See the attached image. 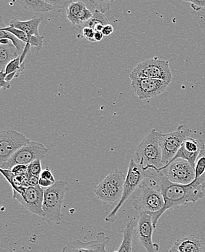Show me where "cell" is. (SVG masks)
I'll list each match as a JSON object with an SVG mask.
<instances>
[{
    "label": "cell",
    "instance_id": "cell-1",
    "mask_svg": "<svg viewBox=\"0 0 205 252\" xmlns=\"http://www.w3.org/2000/svg\"><path fill=\"white\" fill-rule=\"evenodd\" d=\"M157 188L163 195L165 205L159 212L151 213L153 224L156 228L160 217L168 210L176 209L188 203H195L205 197V174L196 178L188 185L174 183L168 180L162 171L157 173Z\"/></svg>",
    "mask_w": 205,
    "mask_h": 252
},
{
    "label": "cell",
    "instance_id": "cell-2",
    "mask_svg": "<svg viewBox=\"0 0 205 252\" xmlns=\"http://www.w3.org/2000/svg\"><path fill=\"white\" fill-rule=\"evenodd\" d=\"M161 132L152 129L137 147L136 161L145 171L154 170L159 173L163 167L162 151L160 144Z\"/></svg>",
    "mask_w": 205,
    "mask_h": 252
},
{
    "label": "cell",
    "instance_id": "cell-3",
    "mask_svg": "<svg viewBox=\"0 0 205 252\" xmlns=\"http://www.w3.org/2000/svg\"><path fill=\"white\" fill-rule=\"evenodd\" d=\"M68 189L67 182L59 180L51 188L44 189L42 220L55 224H60L63 199Z\"/></svg>",
    "mask_w": 205,
    "mask_h": 252
},
{
    "label": "cell",
    "instance_id": "cell-4",
    "mask_svg": "<svg viewBox=\"0 0 205 252\" xmlns=\"http://www.w3.org/2000/svg\"><path fill=\"white\" fill-rule=\"evenodd\" d=\"M125 177L119 169L111 172L94 188L97 199L103 203L117 206L122 197Z\"/></svg>",
    "mask_w": 205,
    "mask_h": 252
},
{
    "label": "cell",
    "instance_id": "cell-5",
    "mask_svg": "<svg viewBox=\"0 0 205 252\" xmlns=\"http://www.w3.org/2000/svg\"><path fill=\"white\" fill-rule=\"evenodd\" d=\"M146 172L147 171H144L142 166L140 164L137 163L133 159L130 160L129 162L127 175L124 180L122 197L118 204L115 206V209L105 219L106 221L108 222L115 221L117 215L119 212L121 206L127 201V199L131 196L132 194L136 190L137 188H139L141 182L145 180V179L151 178V175L146 174Z\"/></svg>",
    "mask_w": 205,
    "mask_h": 252
},
{
    "label": "cell",
    "instance_id": "cell-6",
    "mask_svg": "<svg viewBox=\"0 0 205 252\" xmlns=\"http://www.w3.org/2000/svg\"><path fill=\"white\" fill-rule=\"evenodd\" d=\"M138 188L140 193L132 200V205L136 212L139 214L155 213L163 208L165 200L160 190L150 187L145 180Z\"/></svg>",
    "mask_w": 205,
    "mask_h": 252
},
{
    "label": "cell",
    "instance_id": "cell-7",
    "mask_svg": "<svg viewBox=\"0 0 205 252\" xmlns=\"http://www.w3.org/2000/svg\"><path fill=\"white\" fill-rule=\"evenodd\" d=\"M136 77L156 79L171 84L173 76L169 62L154 57L141 62L133 69L130 75V79Z\"/></svg>",
    "mask_w": 205,
    "mask_h": 252
},
{
    "label": "cell",
    "instance_id": "cell-8",
    "mask_svg": "<svg viewBox=\"0 0 205 252\" xmlns=\"http://www.w3.org/2000/svg\"><path fill=\"white\" fill-rule=\"evenodd\" d=\"M49 153V149L43 144L34 141H30L29 143L21 147L0 168L3 169L11 170L16 165H29L35 160H43Z\"/></svg>",
    "mask_w": 205,
    "mask_h": 252
},
{
    "label": "cell",
    "instance_id": "cell-9",
    "mask_svg": "<svg viewBox=\"0 0 205 252\" xmlns=\"http://www.w3.org/2000/svg\"><path fill=\"white\" fill-rule=\"evenodd\" d=\"M193 130L186 125H180L177 130L161 134L160 144L162 151V164L165 166L175 157L184 141L188 139Z\"/></svg>",
    "mask_w": 205,
    "mask_h": 252
},
{
    "label": "cell",
    "instance_id": "cell-10",
    "mask_svg": "<svg viewBox=\"0 0 205 252\" xmlns=\"http://www.w3.org/2000/svg\"><path fill=\"white\" fill-rule=\"evenodd\" d=\"M171 182L188 185L196 179L195 168L188 160L177 158L159 169Z\"/></svg>",
    "mask_w": 205,
    "mask_h": 252
},
{
    "label": "cell",
    "instance_id": "cell-11",
    "mask_svg": "<svg viewBox=\"0 0 205 252\" xmlns=\"http://www.w3.org/2000/svg\"><path fill=\"white\" fill-rule=\"evenodd\" d=\"M23 133L14 130L0 132V166L5 163L18 150L29 143Z\"/></svg>",
    "mask_w": 205,
    "mask_h": 252
},
{
    "label": "cell",
    "instance_id": "cell-12",
    "mask_svg": "<svg viewBox=\"0 0 205 252\" xmlns=\"http://www.w3.org/2000/svg\"><path fill=\"white\" fill-rule=\"evenodd\" d=\"M130 80L132 89L141 100L148 99L160 95L170 85L163 80L156 79L136 77Z\"/></svg>",
    "mask_w": 205,
    "mask_h": 252
},
{
    "label": "cell",
    "instance_id": "cell-13",
    "mask_svg": "<svg viewBox=\"0 0 205 252\" xmlns=\"http://www.w3.org/2000/svg\"><path fill=\"white\" fill-rule=\"evenodd\" d=\"M13 198L17 200L24 209L35 214L38 216L43 217L44 189L39 185L35 187H27L24 193L18 194L16 191H13Z\"/></svg>",
    "mask_w": 205,
    "mask_h": 252
},
{
    "label": "cell",
    "instance_id": "cell-14",
    "mask_svg": "<svg viewBox=\"0 0 205 252\" xmlns=\"http://www.w3.org/2000/svg\"><path fill=\"white\" fill-rule=\"evenodd\" d=\"M154 230L151 214H139L136 230L137 237L147 252H158L160 249L159 244L153 241Z\"/></svg>",
    "mask_w": 205,
    "mask_h": 252
},
{
    "label": "cell",
    "instance_id": "cell-15",
    "mask_svg": "<svg viewBox=\"0 0 205 252\" xmlns=\"http://www.w3.org/2000/svg\"><path fill=\"white\" fill-rule=\"evenodd\" d=\"M109 242L110 238L105 234L104 232H100L96 235V238L92 241L75 240L68 242L62 252H109L106 247Z\"/></svg>",
    "mask_w": 205,
    "mask_h": 252
},
{
    "label": "cell",
    "instance_id": "cell-16",
    "mask_svg": "<svg viewBox=\"0 0 205 252\" xmlns=\"http://www.w3.org/2000/svg\"><path fill=\"white\" fill-rule=\"evenodd\" d=\"M205 149L204 141L202 139H194L188 137L184 141L175 157L170 162L177 158H183L188 160L195 168L197 158L201 153L202 150H205Z\"/></svg>",
    "mask_w": 205,
    "mask_h": 252
},
{
    "label": "cell",
    "instance_id": "cell-17",
    "mask_svg": "<svg viewBox=\"0 0 205 252\" xmlns=\"http://www.w3.org/2000/svg\"><path fill=\"white\" fill-rule=\"evenodd\" d=\"M174 246L179 252H205L203 241L195 235L179 238L176 241Z\"/></svg>",
    "mask_w": 205,
    "mask_h": 252
},
{
    "label": "cell",
    "instance_id": "cell-18",
    "mask_svg": "<svg viewBox=\"0 0 205 252\" xmlns=\"http://www.w3.org/2000/svg\"><path fill=\"white\" fill-rule=\"evenodd\" d=\"M138 220L135 218L130 219L127 222V226L121 233L123 235V239L121 241L119 250L115 252H133V234L136 230Z\"/></svg>",
    "mask_w": 205,
    "mask_h": 252
},
{
    "label": "cell",
    "instance_id": "cell-19",
    "mask_svg": "<svg viewBox=\"0 0 205 252\" xmlns=\"http://www.w3.org/2000/svg\"><path fill=\"white\" fill-rule=\"evenodd\" d=\"M42 21V18L37 17H34L32 19L25 21L13 19L10 21L9 26L22 30L29 36H40L39 34V27Z\"/></svg>",
    "mask_w": 205,
    "mask_h": 252
},
{
    "label": "cell",
    "instance_id": "cell-20",
    "mask_svg": "<svg viewBox=\"0 0 205 252\" xmlns=\"http://www.w3.org/2000/svg\"><path fill=\"white\" fill-rule=\"evenodd\" d=\"M1 29V30H4V31L9 32L14 34L16 37L22 40L23 42L30 44L31 47H34L38 51H39V50L42 48L44 39L42 36H29V34H27V33L22 31V30H18V29L11 27V26H8V27Z\"/></svg>",
    "mask_w": 205,
    "mask_h": 252
},
{
    "label": "cell",
    "instance_id": "cell-21",
    "mask_svg": "<svg viewBox=\"0 0 205 252\" xmlns=\"http://www.w3.org/2000/svg\"><path fill=\"white\" fill-rule=\"evenodd\" d=\"M21 7L33 13H46L55 10L54 7L44 0H15Z\"/></svg>",
    "mask_w": 205,
    "mask_h": 252
},
{
    "label": "cell",
    "instance_id": "cell-22",
    "mask_svg": "<svg viewBox=\"0 0 205 252\" xmlns=\"http://www.w3.org/2000/svg\"><path fill=\"white\" fill-rule=\"evenodd\" d=\"M19 56L17 48L10 41L6 45H0V69L2 72L5 70L6 66L13 59Z\"/></svg>",
    "mask_w": 205,
    "mask_h": 252
},
{
    "label": "cell",
    "instance_id": "cell-23",
    "mask_svg": "<svg viewBox=\"0 0 205 252\" xmlns=\"http://www.w3.org/2000/svg\"><path fill=\"white\" fill-rule=\"evenodd\" d=\"M86 7V4L83 1H73L68 5L66 10V17L68 21L74 25H80V16L83 9Z\"/></svg>",
    "mask_w": 205,
    "mask_h": 252
},
{
    "label": "cell",
    "instance_id": "cell-24",
    "mask_svg": "<svg viewBox=\"0 0 205 252\" xmlns=\"http://www.w3.org/2000/svg\"><path fill=\"white\" fill-rule=\"evenodd\" d=\"M109 24V20L104 16L103 13L101 12L98 11V10H95L94 12L93 16L89 21L84 23V24H80V25L76 26V29L77 31L80 32L82 29L84 27H90V28L93 29L95 31V29L99 25H106V24Z\"/></svg>",
    "mask_w": 205,
    "mask_h": 252
},
{
    "label": "cell",
    "instance_id": "cell-25",
    "mask_svg": "<svg viewBox=\"0 0 205 252\" xmlns=\"http://www.w3.org/2000/svg\"><path fill=\"white\" fill-rule=\"evenodd\" d=\"M8 39L13 42V45L16 46V48H17L18 54L19 56H21L22 54L23 51H24V48H25L26 45H27V43L26 42H23L21 39H18V37H16L14 34H12V33L9 32L7 31H4L3 30H0V39Z\"/></svg>",
    "mask_w": 205,
    "mask_h": 252
},
{
    "label": "cell",
    "instance_id": "cell-26",
    "mask_svg": "<svg viewBox=\"0 0 205 252\" xmlns=\"http://www.w3.org/2000/svg\"><path fill=\"white\" fill-rule=\"evenodd\" d=\"M0 171H1V174L5 177L7 182H8L9 183H10V185H11L12 188H13V190L18 192V191H19L23 187H24L22 186L21 184L18 182L17 177L15 175L14 173L12 171V170L0 168Z\"/></svg>",
    "mask_w": 205,
    "mask_h": 252
},
{
    "label": "cell",
    "instance_id": "cell-27",
    "mask_svg": "<svg viewBox=\"0 0 205 252\" xmlns=\"http://www.w3.org/2000/svg\"><path fill=\"white\" fill-rule=\"evenodd\" d=\"M88 1L95 10H98L104 14L110 9L116 0H88Z\"/></svg>",
    "mask_w": 205,
    "mask_h": 252
},
{
    "label": "cell",
    "instance_id": "cell-28",
    "mask_svg": "<svg viewBox=\"0 0 205 252\" xmlns=\"http://www.w3.org/2000/svg\"><path fill=\"white\" fill-rule=\"evenodd\" d=\"M44 1L53 6L55 11L57 13H62L64 10L66 11L68 5L74 1V0H44Z\"/></svg>",
    "mask_w": 205,
    "mask_h": 252
},
{
    "label": "cell",
    "instance_id": "cell-29",
    "mask_svg": "<svg viewBox=\"0 0 205 252\" xmlns=\"http://www.w3.org/2000/svg\"><path fill=\"white\" fill-rule=\"evenodd\" d=\"M205 171V149L202 150L195 165L196 178L204 175Z\"/></svg>",
    "mask_w": 205,
    "mask_h": 252
},
{
    "label": "cell",
    "instance_id": "cell-30",
    "mask_svg": "<svg viewBox=\"0 0 205 252\" xmlns=\"http://www.w3.org/2000/svg\"><path fill=\"white\" fill-rule=\"evenodd\" d=\"M24 70L25 69V66L24 63H21V56H18L16 59H13V61L10 62L6 66L5 72L6 74H11V73L16 72L18 70Z\"/></svg>",
    "mask_w": 205,
    "mask_h": 252
},
{
    "label": "cell",
    "instance_id": "cell-31",
    "mask_svg": "<svg viewBox=\"0 0 205 252\" xmlns=\"http://www.w3.org/2000/svg\"><path fill=\"white\" fill-rule=\"evenodd\" d=\"M42 171V163L39 159L35 160L28 165V173L29 175L40 177Z\"/></svg>",
    "mask_w": 205,
    "mask_h": 252
},
{
    "label": "cell",
    "instance_id": "cell-32",
    "mask_svg": "<svg viewBox=\"0 0 205 252\" xmlns=\"http://www.w3.org/2000/svg\"><path fill=\"white\" fill-rule=\"evenodd\" d=\"M79 32L81 34V35L86 39V40L89 41V42H95L94 36H95V32L94 31L93 29L90 27H84Z\"/></svg>",
    "mask_w": 205,
    "mask_h": 252
},
{
    "label": "cell",
    "instance_id": "cell-33",
    "mask_svg": "<svg viewBox=\"0 0 205 252\" xmlns=\"http://www.w3.org/2000/svg\"><path fill=\"white\" fill-rule=\"evenodd\" d=\"M185 2L191 4V7L196 11H200L203 8H205V0H182Z\"/></svg>",
    "mask_w": 205,
    "mask_h": 252
},
{
    "label": "cell",
    "instance_id": "cell-34",
    "mask_svg": "<svg viewBox=\"0 0 205 252\" xmlns=\"http://www.w3.org/2000/svg\"><path fill=\"white\" fill-rule=\"evenodd\" d=\"M11 170L16 176H22L29 174L28 165H16Z\"/></svg>",
    "mask_w": 205,
    "mask_h": 252
},
{
    "label": "cell",
    "instance_id": "cell-35",
    "mask_svg": "<svg viewBox=\"0 0 205 252\" xmlns=\"http://www.w3.org/2000/svg\"><path fill=\"white\" fill-rule=\"evenodd\" d=\"M93 14L94 13L92 11L88 10L87 7H85L80 16V24H84V23L90 20L93 16Z\"/></svg>",
    "mask_w": 205,
    "mask_h": 252
},
{
    "label": "cell",
    "instance_id": "cell-36",
    "mask_svg": "<svg viewBox=\"0 0 205 252\" xmlns=\"http://www.w3.org/2000/svg\"><path fill=\"white\" fill-rule=\"evenodd\" d=\"M5 76V72H2V71L0 72V88L1 89H4V90H8L11 87V85H10V83L4 80Z\"/></svg>",
    "mask_w": 205,
    "mask_h": 252
},
{
    "label": "cell",
    "instance_id": "cell-37",
    "mask_svg": "<svg viewBox=\"0 0 205 252\" xmlns=\"http://www.w3.org/2000/svg\"><path fill=\"white\" fill-rule=\"evenodd\" d=\"M40 178L47 179V180H50L53 181V182H56V181L55 180L54 176H53L50 167H47L45 169H44L43 171H42Z\"/></svg>",
    "mask_w": 205,
    "mask_h": 252
},
{
    "label": "cell",
    "instance_id": "cell-38",
    "mask_svg": "<svg viewBox=\"0 0 205 252\" xmlns=\"http://www.w3.org/2000/svg\"><path fill=\"white\" fill-rule=\"evenodd\" d=\"M55 183L56 182L50 180H47V179L39 178V185L42 189H47V188H51Z\"/></svg>",
    "mask_w": 205,
    "mask_h": 252
},
{
    "label": "cell",
    "instance_id": "cell-39",
    "mask_svg": "<svg viewBox=\"0 0 205 252\" xmlns=\"http://www.w3.org/2000/svg\"><path fill=\"white\" fill-rule=\"evenodd\" d=\"M40 177H35V176H29L27 185L29 187H35L39 185V181Z\"/></svg>",
    "mask_w": 205,
    "mask_h": 252
},
{
    "label": "cell",
    "instance_id": "cell-40",
    "mask_svg": "<svg viewBox=\"0 0 205 252\" xmlns=\"http://www.w3.org/2000/svg\"><path fill=\"white\" fill-rule=\"evenodd\" d=\"M102 33L104 36H110L114 33V27L112 24H108L103 27Z\"/></svg>",
    "mask_w": 205,
    "mask_h": 252
},
{
    "label": "cell",
    "instance_id": "cell-41",
    "mask_svg": "<svg viewBox=\"0 0 205 252\" xmlns=\"http://www.w3.org/2000/svg\"><path fill=\"white\" fill-rule=\"evenodd\" d=\"M23 69L21 70L16 71V72L11 73V74H6L5 77H4V80L10 83L11 80H13L14 78H17V77H19L20 74L23 72Z\"/></svg>",
    "mask_w": 205,
    "mask_h": 252
},
{
    "label": "cell",
    "instance_id": "cell-42",
    "mask_svg": "<svg viewBox=\"0 0 205 252\" xmlns=\"http://www.w3.org/2000/svg\"><path fill=\"white\" fill-rule=\"evenodd\" d=\"M103 36H104V35H103L101 32H95V36H94L95 42H100V41L102 40Z\"/></svg>",
    "mask_w": 205,
    "mask_h": 252
},
{
    "label": "cell",
    "instance_id": "cell-43",
    "mask_svg": "<svg viewBox=\"0 0 205 252\" xmlns=\"http://www.w3.org/2000/svg\"><path fill=\"white\" fill-rule=\"evenodd\" d=\"M179 252L178 250H177V249L176 248V247H175L174 245H173V247H172L171 250H169V252Z\"/></svg>",
    "mask_w": 205,
    "mask_h": 252
},
{
    "label": "cell",
    "instance_id": "cell-44",
    "mask_svg": "<svg viewBox=\"0 0 205 252\" xmlns=\"http://www.w3.org/2000/svg\"></svg>",
    "mask_w": 205,
    "mask_h": 252
}]
</instances>
